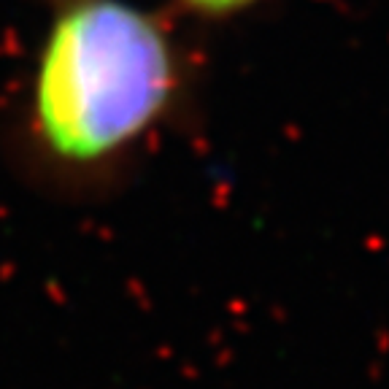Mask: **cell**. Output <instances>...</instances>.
I'll list each match as a JSON object with an SVG mask.
<instances>
[{"instance_id": "obj_2", "label": "cell", "mask_w": 389, "mask_h": 389, "mask_svg": "<svg viewBox=\"0 0 389 389\" xmlns=\"http://www.w3.org/2000/svg\"><path fill=\"white\" fill-rule=\"evenodd\" d=\"M184 3L216 14V11H233V8H240V6H246V3H252V0H184Z\"/></svg>"}, {"instance_id": "obj_1", "label": "cell", "mask_w": 389, "mask_h": 389, "mask_svg": "<svg viewBox=\"0 0 389 389\" xmlns=\"http://www.w3.org/2000/svg\"><path fill=\"white\" fill-rule=\"evenodd\" d=\"M176 84L160 25L122 0H79L49 30L35 76V130L57 163L95 168L160 120Z\"/></svg>"}]
</instances>
